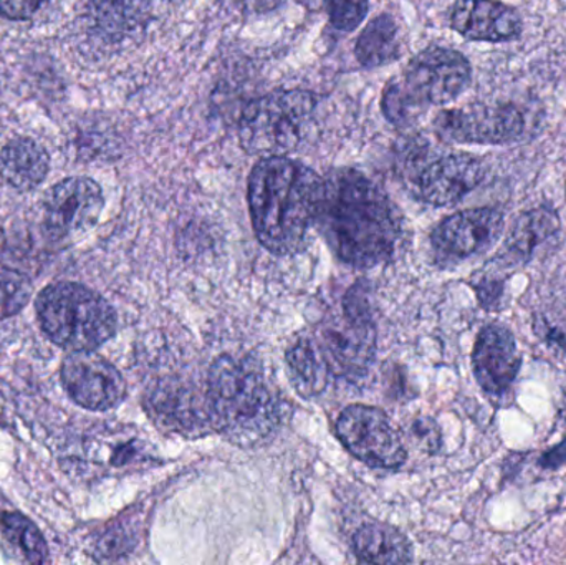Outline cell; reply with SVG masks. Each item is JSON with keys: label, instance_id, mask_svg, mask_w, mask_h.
<instances>
[{"label": "cell", "instance_id": "obj_5", "mask_svg": "<svg viewBox=\"0 0 566 565\" xmlns=\"http://www.w3.org/2000/svg\"><path fill=\"white\" fill-rule=\"evenodd\" d=\"M332 380L363 377L375 357V325L363 291L353 289L339 314L308 335Z\"/></svg>", "mask_w": 566, "mask_h": 565}, {"label": "cell", "instance_id": "obj_21", "mask_svg": "<svg viewBox=\"0 0 566 565\" xmlns=\"http://www.w3.org/2000/svg\"><path fill=\"white\" fill-rule=\"evenodd\" d=\"M286 365H289V375L292 378L293 387L303 397H315V395L323 394V390L332 381L328 370L308 337L300 338L293 344L286 354Z\"/></svg>", "mask_w": 566, "mask_h": 565}, {"label": "cell", "instance_id": "obj_6", "mask_svg": "<svg viewBox=\"0 0 566 565\" xmlns=\"http://www.w3.org/2000/svg\"><path fill=\"white\" fill-rule=\"evenodd\" d=\"M313 113L315 100L303 90H285L255 100L242 115V146L252 155L283 156L302 142Z\"/></svg>", "mask_w": 566, "mask_h": 565}, {"label": "cell", "instance_id": "obj_1", "mask_svg": "<svg viewBox=\"0 0 566 565\" xmlns=\"http://www.w3.org/2000/svg\"><path fill=\"white\" fill-rule=\"evenodd\" d=\"M316 228L336 255L355 268L391 261L402 241L391 199L355 169H336L319 185Z\"/></svg>", "mask_w": 566, "mask_h": 565}, {"label": "cell", "instance_id": "obj_28", "mask_svg": "<svg viewBox=\"0 0 566 565\" xmlns=\"http://www.w3.org/2000/svg\"><path fill=\"white\" fill-rule=\"evenodd\" d=\"M547 341L554 345L555 348H560V350L566 352V332L564 331H551V334L547 335Z\"/></svg>", "mask_w": 566, "mask_h": 565}, {"label": "cell", "instance_id": "obj_22", "mask_svg": "<svg viewBox=\"0 0 566 565\" xmlns=\"http://www.w3.org/2000/svg\"><path fill=\"white\" fill-rule=\"evenodd\" d=\"M2 534L27 563L42 564L49 559V550L40 531L20 514H6L2 517Z\"/></svg>", "mask_w": 566, "mask_h": 565}, {"label": "cell", "instance_id": "obj_15", "mask_svg": "<svg viewBox=\"0 0 566 565\" xmlns=\"http://www.w3.org/2000/svg\"><path fill=\"white\" fill-rule=\"evenodd\" d=\"M451 25L469 40L502 42L521 33L518 13L495 0H458L451 10Z\"/></svg>", "mask_w": 566, "mask_h": 565}, {"label": "cell", "instance_id": "obj_29", "mask_svg": "<svg viewBox=\"0 0 566 565\" xmlns=\"http://www.w3.org/2000/svg\"><path fill=\"white\" fill-rule=\"evenodd\" d=\"M560 414H562V418H564V420L566 421V388H565V394H564V400H562Z\"/></svg>", "mask_w": 566, "mask_h": 565}, {"label": "cell", "instance_id": "obj_23", "mask_svg": "<svg viewBox=\"0 0 566 565\" xmlns=\"http://www.w3.org/2000/svg\"><path fill=\"white\" fill-rule=\"evenodd\" d=\"M32 282L22 272L0 268V321L19 314L32 297Z\"/></svg>", "mask_w": 566, "mask_h": 565}, {"label": "cell", "instance_id": "obj_27", "mask_svg": "<svg viewBox=\"0 0 566 565\" xmlns=\"http://www.w3.org/2000/svg\"><path fill=\"white\" fill-rule=\"evenodd\" d=\"M234 2L248 12L264 13L277 9L285 0H234Z\"/></svg>", "mask_w": 566, "mask_h": 565}, {"label": "cell", "instance_id": "obj_10", "mask_svg": "<svg viewBox=\"0 0 566 565\" xmlns=\"http://www.w3.org/2000/svg\"><path fill=\"white\" fill-rule=\"evenodd\" d=\"M436 128L449 142L502 145L524 135L525 119L514 106L474 105L442 112Z\"/></svg>", "mask_w": 566, "mask_h": 565}, {"label": "cell", "instance_id": "obj_26", "mask_svg": "<svg viewBox=\"0 0 566 565\" xmlns=\"http://www.w3.org/2000/svg\"><path fill=\"white\" fill-rule=\"evenodd\" d=\"M538 463H541V467L545 468V470H555V468L564 467V464H566V440L562 441L557 447L552 448L551 451H547Z\"/></svg>", "mask_w": 566, "mask_h": 565}, {"label": "cell", "instance_id": "obj_24", "mask_svg": "<svg viewBox=\"0 0 566 565\" xmlns=\"http://www.w3.org/2000/svg\"><path fill=\"white\" fill-rule=\"evenodd\" d=\"M329 22L343 32H353L368 13V0H325Z\"/></svg>", "mask_w": 566, "mask_h": 565}, {"label": "cell", "instance_id": "obj_9", "mask_svg": "<svg viewBox=\"0 0 566 565\" xmlns=\"http://www.w3.org/2000/svg\"><path fill=\"white\" fill-rule=\"evenodd\" d=\"M62 384L70 398L86 410H112L126 397L122 374L92 352H73L65 358Z\"/></svg>", "mask_w": 566, "mask_h": 565}, {"label": "cell", "instance_id": "obj_14", "mask_svg": "<svg viewBox=\"0 0 566 565\" xmlns=\"http://www.w3.org/2000/svg\"><path fill=\"white\" fill-rule=\"evenodd\" d=\"M472 364L485 394L504 395L517 378L522 364L512 332L501 325L485 327L475 342Z\"/></svg>", "mask_w": 566, "mask_h": 565}, {"label": "cell", "instance_id": "obj_13", "mask_svg": "<svg viewBox=\"0 0 566 565\" xmlns=\"http://www.w3.org/2000/svg\"><path fill=\"white\" fill-rule=\"evenodd\" d=\"M485 168L471 155H448L429 163L415 176L418 198L432 206H449L461 201L481 185Z\"/></svg>", "mask_w": 566, "mask_h": 565}, {"label": "cell", "instance_id": "obj_20", "mask_svg": "<svg viewBox=\"0 0 566 565\" xmlns=\"http://www.w3.org/2000/svg\"><path fill=\"white\" fill-rule=\"evenodd\" d=\"M402 49L401 27L388 13L373 19L356 42V56L368 69L388 65L398 59Z\"/></svg>", "mask_w": 566, "mask_h": 565}, {"label": "cell", "instance_id": "obj_12", "mask_svg": "<svg viewBox=\"0 0 566 565\" xmlns=\"http://www.w3.org/2000/svg\"><path fill=\"white\" fill-rule=\"evenodd\" d=\"M504 231V215L499 209L479 208L455 212L432 232V248L451 261L488 251Z\"/></svg>", "mask_w": 566, "mask_h": 565}, {"label": "cell", "instance_id": "obj_19", "mask_svg": "<svg viewBox=\"0 0 566 565\" xmlns=\"http://www.w3.org/2000/svg\"><path fill=\"white\" fill-rule=\"evenodd\" d=\"M353 550L356 557L366 564H406L412 561L408 540L386 524L363 526L353 537Z\"/></svg>", "mask_w": 566, "mask_h": 565}, {"label": "cell", "instance_id": "obj_18", "mask_svg": "<svg viewBox=\"0 0 566 565\" xmlns=\"http://www.w3.org/2000/svg\"><path fill=\"white\" fill-rule=\"evenodd\" d=\"M560 232V218L548 208L532 209L518 216L505 241V252L514 261H528L545 242Z\"/></svg>", "mask_w": 566, "mask_h": 565}, {"label": "cell", "instance_id": "obj_7", "mask_svg": "<svg viewBox=\"0 0 566 565\" xmlns=\"http://www.w3.org/2000/svg\"><path fill=\"white\" fill-rule=\"evenodd\" d=\"M392 80L419 113L428 105L454 102L471 82V65L455 50L429 46L411 60L405 75Z\"/></svg>", "mask_w": 566, "mask_h": 565}, {"label": "cell", "instance_id": "obj_2", "mask_svg": "<svg viewBox=\"0 0 566 565\" xmlns=\"http://www.w3.org/2000/svg\"><path fill=\"white\" fill-rule=\"evenodd\" d=\"M318 176L285 156H268L249 176V209L259 241L279 255L296 254L315 228Z\"/></svg>", "mask_w": 566, "mask_h": 565}, {"label": "cell", "instance_id": "obj_17", "mask_svg": "<svg viewBox=\"0 0 566 565\" xmlns=\"http://www.w3.org/2000/svg\"><path fill=\"white\" fill-rule=\"evenodd\" d=\"M49 166V155L33 139H12L0 153V175L20 191L36 188L46 178Z\"/></svg>", "mask_w": 566, "mask_h": 565}, {"label": "cell", "instance_id": "obj_4", "mask_svg": "<svg viewBox=\"0 0 566 565\" xmlns=\"http://www.w3.org/2000/svg\"><path fill=\"white\" fill-rule=\"evenodd\" d=\"M42 331L70 352H93L115 335L112 305L85 285L59 282L40 292L36 301Z\"/></svg>", "mask_w": 566, "mask_h": 565}, {"label": "cell", "instance_id": "obj_8", "mask_svg": "<svg viewBox=\"0 0 566 565\" xmlns=\"http://www.w3.org/2000/svg\"><path fill=\"white\" fill-rule=\"evenodd\" d=\"M336 435L353 457L371 468L395 470L408 457L398 431L378 408H346L336 421Z\"/></svg>", "mask_w": 566, "mask_h": 565}, {"label": "cell", "instance_id": "obj_16", "mask_svg": "<svg viewBox=\"0 0 566 565\" xmlns=\"http://www.w3.org/2000/svg\"><path fill=\"white\" fill-rule=\"evenodd\" d=\"M149 410L158 421L178 431L205 430L212 425L208 395L205 400L185 388H171L163 385L149 395Z\"/></svg>", "mask_w": 566, "mask_h": 565}, {"label": "cell", "instance_id": "obj_3", "mask_svg": "<svg viewBox=\"0 0 566 565\" xmlns=\"http://www.w3.org/2000/svg\"><path fill=\"white\" fill-rule=\"evenodd\" d=\"M208 401L216 430L242 447L264 443L281 428V395L254 358H218L209 372Z\"/></svg>", "mask_w": 566, "mask_h": 565}, {"label": "cell", "instance_id": "obj_11", "mask_svg": "<svg viewBox=\"0 0 566 565\" xmlns=\"http://www.w3.org/2000/svg\"><path fill=\"white\" fill-rule=\"evenodd\" d=\"M102 188L90 178H69L50 189L45 198V226L59 239L82 234L102 215Z\"/></svg>", "mask_w": 566, "mask_h": 565}, {"label": "cell", "instance_id": "obj_25", "mask_svg": "<svg viewBox=\"0 0 566 565\" xmlns=\"http://www.w3.org/2000/svg\"><path fill=\"white\" fill-rule=\"evenodd\" d=\"M46 0H0V15L12 20L32 17Z\"/></svg>", "mask_w": 566, "mask_h": 565}]
</instances>
